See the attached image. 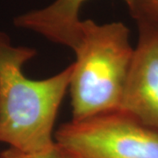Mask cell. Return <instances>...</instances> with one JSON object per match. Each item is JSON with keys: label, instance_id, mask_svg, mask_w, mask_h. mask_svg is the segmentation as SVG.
Masks as SVG:
<instances>
[{"label": "cell", "instance_id": "cell-6", "mask_svg": "<svg viewBox=\"0 0 158 158\" xmlns=\"http://www.w3.org/2000/svg\"><path fill=\"white\" fill-rule=\"evenodd\" d=\"M127 8L137 27H145L158 33V0H131Z\"/></svg>", "mask_w": 158, "mask_h": 158}, {"label": "cell", "instance_id": "cell-7", "mask_svg": "<svg viewBox=\"0 0 158 158\" xmlns=\"http://www.w3.org/2000/svg\"><path fill=\"white\" fill-rule=\"evenodd\" d=\"M0 158H70L68 155L57 147L50 151L41 154H25L18 150L8 148L5 151L0 154Z\"/></svg>", "mask_w": 158, "mask_h": 158}, {"label": "cell", "instance_id": "cell-4", "mask_svg": "<svg viewBox=\"0 0 158 158\" xmlns=\"http://www.w3.org/2000/svg\"><path fill=\"white\" fill-rule=\"evenodd\" d=\"M158 131V33L138 27L119 110Z\"/></svg>", "mask_w": 158, "mask_h": 158}, {"label": "cell", "instance_id": "cell-5", "mask_svg": "<svg viewBox=\"0 0 158 158\" xmlns=\"http://www.w3.org/2000/svg\"><path fill=\"white\" fill-rule=\"evenodd\" d=\"M88 0H54L48 6L20 13L13 19L14 26L44 37L51 42L72 50L81 37L80 10ZM130 5L131 0H123Z\"/></svg>", "mask_w": 158, "mask_h": 158}, {"label": "cell", "instance_id": "cell-1", "mask_svg": "<svg viewBox=\"0 0 158 158\" xmlns=\"http://www.w3.org/2000/svg\"><path fill=\"white\" fill-rule=\"evenodd\" d=\"M36 55L35 48L15 46L0 31V143L25 154L56 148L54 126L73 70L70 64L50 77L28 78L23 67Z\"/></svg>", "mask_w": 158, "mask_h": 158}, {"label": "cell", "instance_id": "cell-2", "mask_svg": "<svg viewBox=\"0 0 158 158\" xmlns=\"http://www.w3.org/2000/svg\"><path fill=\"white\" fill-rule=\"evenodd\" d=\"M122 22L82 21L69 90L72 120L118 111L134 55Z\"/></svg>", "mask_w": 158, "mask_h": 158}, {"label": "cell", "instance_id": "cell-3", "mask_svg": "<svg viewBox=\"0 0 158 158\" xmlns=\"http://www.w3.org/2000/svg\"><path fill=\"white\" fill-rule=\"evenodd\" d=\"M55 141L70 158H158V131L121 111L70 120Z\"/></svg>", "mask_w": 158, "mask_h": 158}]
</instances>
